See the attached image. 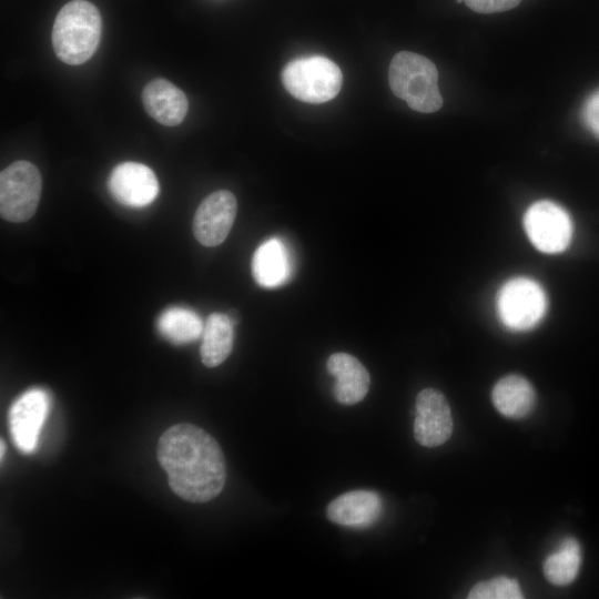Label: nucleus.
I'll list each match as a JSON object with an SVG mask.
<instances>
[{
  "mask_svg": "<svg viewBox=\"0 0 599 599\" xmlns=\"http://www.w3.org/2000/svg\"><path fill=\"white\" fill-rule=\"evenodd\" d=\"M49 408L50 397L40 388L24 392L12 404L9 413L10 430L20 450L24 453L34 450Z\"/></svg>",
  "mask_w": 599,
  "mask_h": 599,
  "instance_id": "10",
  "label": "nucleus"
},
{
  "mask_svg": "<svg viewBox=\"0 0 599 599\" xmlns=\"http://www.w3.org/2000/svg\"><path fill=\"white\" fill-rule=\"evenodd\" d=\"M456 1H457L458 3H460V2L464 1V0H456Z\"/></svg>",
  "mask_w": 599,
  "mask_h": 599,
  "instance_id": "24",
  "label": "nucleus"
},
{
  "mask_svg": "<svg viewBox=\"0 0 599 599\" xmlns=\"http://www.w3.org/2000/svg\"><path fill=\"white\" fill-rule=\"evenodd\" d=\"M453 433L449 404L443 393L425 388L416 397L414 437L425 447H437L446 443Z\"/></svg>",
  "mask_w": 599,
  "mask_h": 599,
  "instance_id": "8",
  "label": "nucleus"
},
{
  "mask_svg": "<svg viewBox=\"0 0 599 599\" xmlns=\"http://www.w3.org/2000/svg\"><path fill=\"white\" fill-rule=\"evenodd\" d=\"M235 196L226 190L215 191L199 205L193 233L204 246H217L229 235L236 216Z\"/></svg>",
  "mask_w": 599,
  "mask_h": 599,
  "instance_id": "9",
  "label": "nucleus"
},
{
  "mask_svg": "<svg viewBox=\"0 0 599 599\" xmlns=\"http://www.w3.org/2000/svg\"><path fill=\"white\" fill-rule=\"evenodd\" d=\"M491 400L502 416L518 419L531 413L536 403V393L527 378L510 374L496 383L491 392Z\"/></svg>",
  "mask_w": 599,
  "mask_h": 599,
  "instance_id": "16",
  "label": "nucleus"
},
{
  "mask_svg": "<svg viewBox=\"0 0 599 599\" xmlns=\"http://www.w3.org/2000/svg\"><path fill=\"white\" fill-rule=\"evenodd\" d=\"M158 459L170 488L191 502H206L223 489L225 458L217 441L192 424H176L158 443Z\"/></svg>",
  "mask_w": 599,
  "mask_h": 599,
  "instance_id": "1",
  "label": "nucleus"
},
{
  "mask_svg": "<svg viewBox=\"0 0 599 599\" xmlns=\"http://www.w3.org/2000/svg\"><path fill=\"white\" fill-rule=\"evenodd\" d=\"M497 313L502 324L512 331L536 326L547 309V296L539 283L526 276L508 280L496 297Z\"/></svg>",
  "mask_w": 599,
  "mask_h": 599,
  "instance_id": "5",
  "label": "nucleus"
},
{
  "mask_svg": "<svg viewBox=\"0 0 599 599\" xmlns=\"http://www.w3.org/2000/svg\"><path fill=\"white\" fill-rule=\"evenodd\" d=\"M159 333L169 342L183 345L202 336L204 324L201 317L186 307H170L156 321Z\"/></svg>",
  "mask_w": 599,
  "mask_h": 599,
  "instance_id": "18",
  "label": "nucleus"
},
{
  "mask_svg": "<svg viewBox=\"0 0 599 599\" xmlns=\"http://www.w3.org/2000/svg\"><path fill=\"white\" fill-rule=\"evenodd\" d=\"M582 119L587 128L599 139V91L591 94L586 101Z\"/></svg>",
  "mask_w": 599,
  "mask_h": 599,
  "instance_id": "22",
  "label": "nucleus"
},
{
  "mask_svg": "<svg viewBox=\"0 0 599 599\" xmlns=\"http://www.w3.org/2000/svg\"><path fill=\"white\" fill-rule=\"evenodd\" d=\"M287 92L307 103H323L334 99L343 83L338 65L323 55H308L288 62L282 71Z\"/></svg>",
  "mask_w": 599,
  "mask_h": 599,
  "instance_id": "4",
  "label": "nucleus"
},
{
  "mask_svg": "<svg viewBox=\"0 0 599 599\" xmlns=\"http://www.w3.org/2000/svg\"><path fill=\"white\" fill-rule=\"evenodd\" d=\"M252 273L256 283L266 288L285 284L293 273V261L287 245L278 237L264 241L254 252Z\"/></svg>",
  "mask_w": 599,
  "mask_h": 599,
  "instance_id": "15",
  "label": "nucleus"
},
{
  "mask_svg": "<svg viewBox=\"0 0 599 599\" xmlns=\"http://www.w3.org/2000/svg\"><path fill=\"white\" fill-rule=\"evenodd\" d=\"M521 0H464L471 10L479 13H496L517 7Z\"/></svg>",
  "mask_w": 599,
  "mask_h": 599,
  "instance_id": "21",
  "label": "nucleus"
},
{
  "mask_svg": "<svg viewBox=\"0 0 599 599\" xmlns=\"http://www.w3.org/2000/svg\"><path fill=\"white\" fill-rule=\"evenodd\" d=\"M41 175L34 164L16 161L0 174V213L13 223L26 222L33 216L41 196Z\"/></svg>",
  "mask_w": 599,
  "mask_h": 599,
  "instance_id": "6",
  "label": "nucleus"
},
{
  "mask_svg": "<svg viewBox=\"0 0 599 599\" xmlns=\"http://www.w3.org/2000/svg\"><path fill=\"white\" fill-rule=\"evenodd\" d=\"M327 370L335 378L333 393L343 405H354L366 396L370 377L365 366L347 353L332 354L327 359Z\"/></svg>",
  "mask_w": 599,
  "mask_h": 599,
  "instance_id": "13",
  "label": "nucleus"
},
{
  "mask_svg": "<svg viewBox=\"0 0 599 599\" xmlns=\"http://www.w3.org/2000/svg\"><path fill=\"white\" fill-rule=\"evenodd\" d=\"M108 187L119 203L131 207L151 204L160 189L155 173L139 162L118 164L109 175Z\"/></svg>",
  "mask_w": 599,
  "mask_h": 599,
  "instance_id": "11",
  "label": "nucleus"
},
{
  "mask_svg": "<svg viewBox=\"0 0 599 599\" xmlns=\"http://www.w3.org/2000/svg\"><path fill=\"white\" fill-rule=\"evenodd\" d=\"M142 102L146 113L166 126L180 124L189 109L185 93L165 79L150 81L143 89Z\"/></svg>",
  "mask_w": 599,
  "mask_h": 599,
  "instance_id": "14",
  "label": "nucleus"
},
{
  "mask_svg": "<svg viewBox=\"0 0 599 599\" xmlns=\"http://www.w3.org/2000/svg\"><path fill=\"white\" fill-rule=\"evenodd\" d=\"M234 342V323L223 313L211 314L203 328L200 347L201 361L206 367L222 364L231 354Z\"/></svg>",
  "mask_w": 599,
  "mask_h": 599,
  "instance_id": "17",
  "label": "nucleus"
},
{
  "mask_svg": "<svg viewBox=\"0 0 599 599\" xmlns=\"http://www.w3.org/2000/svg\"><path fill=\"white\" fill-rule=\"evenodd\" d=\"M524 227L529 241L542 253L565 251L572 236V222L560 205L551 201L531 204L524 215Z\"/></svg>",
  "mask_w": 599,
  "mask_h": 599,
  "instance_id": "7",
  "label": "nucleus"
},
{
  "mask_svg": "<svg viewBox=\"0 0 599 599\" xmlns=\"http://www.w3.org/2000/svg\"><path fill=\"white\" fill-rule=\"evenodd\" d=\"M383 509L380 496L373 490H352L333 499L327 518L339 526L363 529L374 525Z\"/></svg>",
  "mask_w": 599,
  "mask_h": 599,
  "instance_id": "12",
  "label": "nucleus"
},
{
  "mask_svg": "<svg viewBox=\"0 0 599 599\" xmlns=\"http://www.w3.org/2000/svg\"><path fill=\"white\" fill-rule=\"evenodd\" d=\"M580 565V545L575 538L567 537L558 549L546 558L544 575L552 585L567 586L576 579Z\"/></svg>",
  "mask_w": 599,
  "mask_h": 599,
  "instance_id": "19",
  "label": "nucleus"
},
{
  "mask_svg": "<svg viewBox=\"0 0 599 599\" xmlns=\"http://www.w3.org/2000/svg\"><path fill=\"white\" fill-rule=\"evenodd\" d=\"M101 32L97 7L87 0H72L55 17L51 35L54 53L67 64H82L95 53Z\"/></svg>",
  "mask_w": 599,
  "mask_h": 599,
  "instance_id": "2",
  "label": "nucleus"
},
{
  "mask_svg": "<svg viewBox=\"0 0 599 599\" xmlns=\"http://www.w3.org/2000/svg\"><path fill=\"white\" fill-rule=\"evenodd\" d=\"M388 81L393 93L415 111L432 113L443 105L438 71L426 57L398 52L390 61Z\"/></svg>",
  "mask_w": 599,
  "mask_h": 599,
  "instance_id": "3",
  "label": "nucleus"
},
{
  "mask_svg": "<svg viewBox=\"0 0 599 599\" xmlns=\"http://www.w3.org/2000/svg\"><path fill=\"white\" fill-rule=\"evenodd\" d=\"M0 447H1V451H0V455H1V460L3 458V455H4V449H6V446H4V441L1 439V444H0Z\"/></svg>",
  "mask_w": 599,
  "mask_h": 599,
  "instance_id": "23",
  "label": "nucleus"
},
{
  "mask_svg": "<svg viewBox=\"0 0 599 599\" xmlns=\"http://www.w3.org/2000/svg\"><path fill=\"white\" fill-rule=\"evenodd\" d=\"M467 597L469 599H521L524 595L516 579L501 576L476 583Z\"/></svg>",
  "mask_w": 599,
  "mask_h": 599,
  "instance_id": "20",
  "label": "nucleus"
}]
</instances>
